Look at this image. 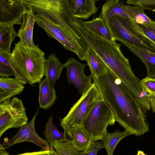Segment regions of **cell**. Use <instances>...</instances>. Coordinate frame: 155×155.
<instances>
[{
    "instance_id": "2e32d148",
    "label": "cell",
    "mask_w": 155,
    "mask_h": 155,
    "mask_svg": "<svg viewBox=\"0 0 155 155\" xmlns=\"http://www.w3.org/2000/svg\"><path fill=\"white\" fill-rule=\"evenodd\" d=\"M39 88L38 100L40 107L48 109L53 106L57 97L54 87L45 77L39 83Z\"/></svg>"
},
{
    "instance_id": "ffe728a7",
    "label": "cell",
    "mask_w": 155,
    "mask_h": 155,
    "mask_svg": "<svg viewBox=\"0 0 155 155\" xmlns=\"http://www.w3.org/2000/svg\"><path fill=\"white\" fill-rule=\"evenodd\" d=\"M84 23L90 30L102 38L110 41H115L106 21L101 17L94 18L90 21H84Z\"/></svg>"
},
{
    "instance_id": "f35d334b",
    "label": "cell",
    "mask_w": 155,
    "mask_h": 155,
    "mask_svg": "<svg viewBox=\"0 0 155 155\" xmlns=\"http://www.w3.org/2000/svg\"><path fill=\"white\" fill-rule=\"evenodd\" d=\"M154 95H155V94H154Z\"/></svg>"
},
{
    "instance_id": "74e56055",
    "label": "cell",
    "mask_w": 155,
    "mask_h": 155,
    "mask_svg": "<svg viewBox=\"0 0 155 155\" xmlns=\"http://www.w3.org/2000/svg\"><path fill=\"white\" fill-rule=\"evenodd\" d=\"M137 155H146L141 150H138Z\"/></svg>"
},
{
    "instance_id": "4316f807",
    "label": "cell",
    "mask_w": 155,
    "mask_h": 155,
    "mask_svg": "<svg viewBox=\"0 0 155 155\" xmlns=\"http://www.w3.org/2000/svg\"><path fill=\"white\" fill-rule=\"evenodd\" d=\"M53 147L58 155H81L79 151L74 146L71 139L65 142H56Z\"/></svg>"
},
{
    "instance_id": "d4e9b609",
    "label": "cell",
    "mask_w": 155,
    "mask_h": 155,
    "mask_svg": "<svg viewBox=\"0 0 155 155\" xmlns=\"http://www.w3.org/2000/svg\"><path fill=\"white\" fill-rule=\"evenodd\" d=\"M131 134L125 130L120 132L117 130L114 133H109L103 140L104 148L107 155H113L114 149L118 143L126 137Z\"/></svg>"
},
{
    "instance_id": "7402d4cb",
    "label": "cell",
    "mask_w": 155,
    "mask_h": 155,
    "mask_svg": "<svg viewBox=\"0 0 155 155\" xmlns=\"http://www.w3.org/2000/svg\"><path fill=\"white\" fill-rule=\"evenodd\" d=\"M124 5L119 0H107L102 6L100 16L105 20L116 15L129 17L122 8Z\"/></svg>"
},
{
    "instance_id": "ba28073f",
    "label": "cell",
    "mask_w": 155,
    "mask_h": 155,
    "mask_svg": "<svg viewBox=\"0 0 155 155\" xmlns=\"http://www.w3.org/2000/svg\"><path fill=\"white\" fill-rule=\"evenodd\" d=\"M35 22L48 36L58 41L65 49L74 53L81 60H84L88 47L80 37L74 36L43 17H37Z\"/></svg>"
},
{
    "instance_id": "603a6c76",
    "label": "cell",
    "mask_w": 155,
    "mask_h": 155,
    "mask_svg": "<svg viewBox=\"0 0 155 155\" xmlns=\"http://www.w3.org/2000/svg\"><path fill=\"white\" fill-rule=\"evenodd\" d=\"M122 8L129 17L136 23L150 25H155V21L147 15L144 9L141 7L124 5Z\"/></svg>"
},
{
    "instance_id": "8992f818",
    "label": "cell",
    "mask_w": 155,
    "mask_h": 155,
    "mask_svg": "<svg viewBox=\"0 0 155 155\" xmlns=\"http://www.w3.org/2000/svg\"><path fill=\"white\" fill-rule=\"evenodd\" d=\"M116 121L114 112L102 98L90 112L81 126L92 141H103L108 133L107 126L113 125Z\"/></svg>"
},
{
    "instance_id": "e575fe53",
    "label": "cell",
    "mask_w": 155,
    "mask_h": 155,
    "mask_svg": "<svg viewBox=\"0 0 155 155\" xmlns=\"http://www.w3.org/2000/svg\"><path fill=\"white\" fill-rule=\"evenodd\" d=\"M146 96L153 111L155 113V95L147 94Z\"/></svg>"
},
{
    "instance_id": "d6a6232c",
    "label": "cell",
    "mask_w": 155,
    "mask_h": 155,
    "mask_svg": "<svg viewBox=\"0 0 155 155\" xmlns=\"http://www.w3.org/2000/svg\"><path fill=\"white\" fill-rule=\"evenodd\" d=\"M13 75L14 73L11 69L0 63V77H9Z\"/></svg>"
},
{
    "instance_id": "9a60e30c",
    "label": "cell",
    "mask_w": 155,
    "mask_h": 155,
    "mask_svg": "<svg viewBox=\"0 0 155 155\" xmlns=\"http://www.w3.org/2000/svg\"><path fill=\"white\" fill-rule=\"evenodd\" d=\"M142 62L147 71V77L155 78V53L125 43H122Z\"/></svg>"
},
{
    "instance_id": "52a82bcc",
    "label": "cell",
    "mask_w": 155,
    "mask_h": 155,
    "mask_svg": "<svg viewBox=\"0 0 155 155\" xmlns=\"http://www.w3.org/2000/svg\"><path fill=\"white\" fill-rule=\"evenodd\" d=\"M102 98L95 84L92 86L74 104L67 115L60 117V125L64 133L71 139V130L77 125H81L83 122L97 103Z\"/></svg>"
},
{
    "instance_id": "30bf717a",
    "label": "cell",
    "mask_w": 155,
    "mask_h": 155,
    "mask_svg": "<svg viewBox=\"0 0 155 155\" xmlns=\"http://www.w3.org/2000/svg\"><path fill=\"white\" fill-rule=\"evenodd\" d=\"M38 110L32 119L27 124L20 128L18 133L10 139L6 137L3 145L5 149L19 143L24 142L32 143L39 147L43 150H49L51 148L45 140L41 138L37 134L35 128V121L38 115Z\"/></svg>"
},
{
    "instance_id": "e0dca14e",
    "label": "cell",
    "mask_w": 155,
    "mask_h": 155,
    "mask_svg": "<svg viewBox=\"0 0 155 155\" xmlns=\"http://www.w3.org/2000/svg\"><path fill=\"white\" fill-rule=\"evenodd\" d=\"M87 47L84 60L89 67L92 79L97 78L105 74L109 68L97 54Z\"/></svg>"
},
{
    "instance_id": "d6986e66",
    "label": "cell",
    "mask_w": 155,
    "mask_h": 155,
    "mask_svg": "<svg viewBox=\"0 0 155 155\" xmlns=\"http://www.w3.org/2000/svg\"><path fill=\"white\" fill-rule=\"evenodd\" d=\"M53 115L50 116L45 125L43 134L45 140L50 147H53L56 143H62L67 141V136L64 133L60 131L56 127L53 121Z\"/></svg>"
},
{
    "instance_id": "f546056e",
    "label": "cell",
    "mask_w": 155,
    "mask_h": 155,
    "mask_svg": "<svg viewBox=\"0 0 155 155\" xmlns=\"http://www.w3.org/2000/svg\"><path fill=\"white\" fill-rule=\"evenodd\" d=\"M140 83L145 93L147 94H155V78L147 77L140 80Z\"/></svg>"
},
{
    "instance_id": "cb8c5ba5",
    "label": "cell",
    "mask_w": 155,
    "mask_h": 155,
    "mask_svg": "<svg viewBox=\"0 0 155 155\" xmlns=\"http://www.w3.org/2000/svg\"><path fill=\"white\" fill-rule=\"evenodd\" d=\"M17 35L13 25L0 24V51L10 53L11 44Z\"/></svg>"
},
{
    "instance_id": "5b68a950",
    "label": "cell",
    "mask_w": 155,
    "mask_h": 155,
    "mask_svg": "<svg viewBox=\"0 0 155 155\" xmlns=\"http://www.w3.org/2000/svg\"><path fill=\"white\" fill-rule=\"evenodd\" d=\"M114 40L154 51L151 43L138 25L130 18L116 15L105 20Z\"/></svg>"
},
{
    "instance_id": "ac0fdd59",
    "label": "cell",
    "mask_w": 155,
    "mask_h": 155,
    "mask_svg": "<svg viewBox=\"0 0 155 155\" xmlns=\"http://www.w3.org/2000/svg\"><path fill=\"white\" fill-rule=\"evenodd\" d=\"M64 68V64L61 63L54 54L48 55L45 64V76L54 87Z\"/></svg>"
},
{
    "instance_id": "9c48e42d",
    "label": "cell",
    "mask_w": 155,
    "mask_h": 155,
    "mask_svg": "<svg viewBox=\"0 0 155 155\" xmlns=\"http://www.w3.org/2000/svg\"><path fill=\"white\" fill-rule=\"evenodd\" d=\"M28 121L25 108L21 100L14 97L0 102V137L8 129L21 128Z\"/></svg>"
},
{
    "instance_id": "484cf974",
    "label": "cell",
    "mask_w": 155,
    "mask_h": 155,
    "mask_svg": "<svg viewBox=\"0 0 155 155\" xmlns=\"http://www.w3.org/2000/svg\"><path fill=\"white\" fill-rule=\"evenodd\" d=\"M26 83L24 80L15 78L0 77V91L15 92L20 94L24 89V85Z\"/></svg>"
},
{
    "instance_id": "7a4b0ae2",
    "label": "cell",
    "mask_w": 155,
    "mask_h": 155,
    "mask_svg": "<svg viewBox=\"0 0 155 155\" xmlns=\"http://www.w3.org/2000/svg\"><path fill=\"white\" fill-rule=\"evenodd\" d=\"M72 24L82 41L101 58L129 91L133 92L139 87L140 80L133 71L128 58L123 55L121 45L115 41H108L92 32L81 19H74Z\"/></svg>"
},
{
    "instance_id": "ab89813d",
    "label": "cell",
    "mask_w": 155,
    "mask_h": 155,
    "mask_svg": "<svg viewBox=\"0 0 155 155\" xmlns=\"http://www.w3.org/2000/svg\"></svg>"
},
{
    "instance_id": "d590c367",
    "label": "cell",
    "mask_w": 155,
    "mask_h": 155,
    "mask_svg": "<svg viewBox=\"0 0 155 155\" xmlns=\"http://www.w3.org/2000/svg\"><path fill=\"white\" fill-rule=\"evenodd\" d=\"M17 155H49V150H41L38 151L23 153Z\"/></svg>"
},
{
    "instance_id": "3957f363",
    "label": "cell",
    "mask_w": 155,
    "mask_h": 155,
    "mask_svg": "<svg viewBox=\"0 0 155 155\" xmlns=\"http://www.w3.org/2000/svg\"><path fill=\"white\" fill-rule=\"evenodd\" d=\"M9 61L18 74L31 85L39 83L45 76V53L36 45L29 48L19 41L15 44Z\"/></svg>"
},
{
    "instance_id": "277c9868",
    "label": "cell",
    "mask_w": 155,
    "mask_h": 155,
    "mask_svg": "<svg viewBox=\"0 0 155 155\" xmlns=\"http://www.w3.org/2000/svg\"><path fill=\"white\" fill-rule=\"evenodd\" d=\"M30 5L36 18H45L73 36H79L73 27L75 19L68 9L66 0H21Z\"/></svg>"
},
{
    "instance_id": "f1b7e54d",
    "label": "cell",
    "mask_w": 155,
    "mask_h": 155,
    "mask_svg": "<svg viewBox=\"0 0 155 155\" xmlns=\"http://www.w3.org/2000/svg\"><path fill=\"white\" fill-rule=\"evenodd\" d=\"M137 24L150 40L152 48L154 51H155V25Z\"/></svg>"
},
{
    "instance_id": "7c38bea8",
    "label": "cell",
    "mask_w": 155,
    "mask_h": 155,
    "mask_svg": "<svg viewBox=\"0 0 155 155\" xmlns=\"http://www.w3.org/2000/svg\"><path fill=\"white\" fill-rule=\"evenodd\" d=\"M26 9L21 0H0V24L21 25Z\"/></svg>"
},
{
    "instance_id": "8fae6325",
    "label": "cell",
    "mask_w": 155,
    "mask_h": 155,
    "mask_svg": "<svg viewBox=\"0 0 155 155\" xmlns=\"http://www.w3.org/2000/svg\"><path fill=\"white\" fill-rule=\"evenodd\" d=\"M64 64L66 68L69 84H73L78 93L82 95L93 84L91 76H86L84 73L86 65L81 63L73 58L68 59Z\"/></svg>"
},
{
    "instance_id": "1f68e13d",
    "label": "cell",
    "mask_w": 155,
    "mask_h": 155,
    "mask_svg": "<svg viewBox=\"0 0 155 155\" xmlns=\"http://www.w3.org/2000/svg\"><path fill=\"white\" fill-rule=\"evenodd\" d=\"M10 53L2 51H0V63L7 66L12 70L14 72L15 78L23 80L17 72L9 61V57Z\"/></svg>"
},
{
    "instance_id": "44dd1931",
    "label": "cell",
    "mask_w": 155,
    "mask_h": 155,
    "mask_svg": "<svg viewBox=\"0 0 155 155\" xmlns=\"http://www.w3.org/2000/svg\"><path fill=\"white\" fill-rule=\"evenodd\" d=\"M71 134L73 145L79 151L87 149L92 141L81 125L73 127L71 130Z\"/></svg>"
},
{
    "instance_id": "5bb4252c",
    "label": "cell",
    "mask_w": 155,
    "mask_h": 155,
    "mask_svg": "<svg viewBox=\"0 0 155 155\" xmlns=\"http://www.w3.org/2000/svg\"><path fill=\"white\" fill-rule=\"evenodd\" d=\"M74 18L87 19L97 12L95 0H66Z\"/></svg>"
},
{
    "instance_id": "836d02e7",
    "label": "cell",
    "mask_w": 155,
    "mask_h": 155,
    "mask_svg": "<svg viewBox=\"0 0 155 155\" xmlns=\"http://www.w3.org/2000/svg\"><path fill=\"white\" fill-rule=\"evenodd\" d=\"M20 94L18 92L8 91H0V102L9 98H11L16 95Z\"/></svg>"
},
{
    "instance_id": "4dcf8cb0",
    "label": "cell",
    "mask_w": 155,
    "mask_h": 155,
    "mask_svg": "<svg viewBox=\"0 0 155 155\" xmlns=\"http://www.w3.org/2000/svg\"><path fill=\"white\" fill-rule=\"evenodd\" d=\"M104 148V142L92 141L89 146L86 149L80 152L81 155H97L100 149Z\"/></svg>"
},
{
    "instance_id": "6da1fadb",
    "label": "cell",
    "mask_w": 155,
    "mask_h": 155,
    "mask_svg": "<svg viewBox=\"0 0 155 155\" xmlns=\"http://www.w3.org/2000/svg\"><path fill=\"white\" fill-rule=\"evenodd\" d=\"M92 79L102 98L114 112L116 121L125 130L136 136L148 131L140 104L110 68L99 78Z\"/></svg>"
},
{
    "instance_id": "4fadbf2b",
    "label": "cell",
    "mask_w": 155,
    "mask_h": 155,
    "mask_svg": "<svg viewBox=\"0 0 155 155\" xmlns=\"http://www.w3.org/2000/svg\"><path fill=\"white\" fill-rule=\"evenodd\" d=\"M25 4L27 6L26 11L23 15L22 21L18 31L17 36L24 45L31 48H35L36 45L33 42V34L34 26L36 18L34 14L31 5Z\"/></svg>"
},
{
    "instance_id": "83f0119b",
    "label": "cell",
    "mask_w": 155,
    "mask_h": 155,
    "mask_svg": "<svg viewBox=\"0 0 155 155\" xmlns=\"http://www.w3.org/2000/svg\"><path fill=\"white\" fill-rule=\"evenodd\" d=\"M126 3L129 5L140 6L144 9L155 12V0H129Z\"/></svg>"
},
{
    "instance_id": "8d00e7d4",
    "label": "cell",
    "mask_w": 155,
    "mask_h": 155,
    "mask_svg": "<svg viewBox=\"0 0 155 155\" xmlns=\"http://www.w3.org/2000/svg\"><path fill=\"white\" fill-rule=\"evenodd\" d=\"M49 155H58L53 147H51L49 150Z\"/></svg>"
}]
</instances>
